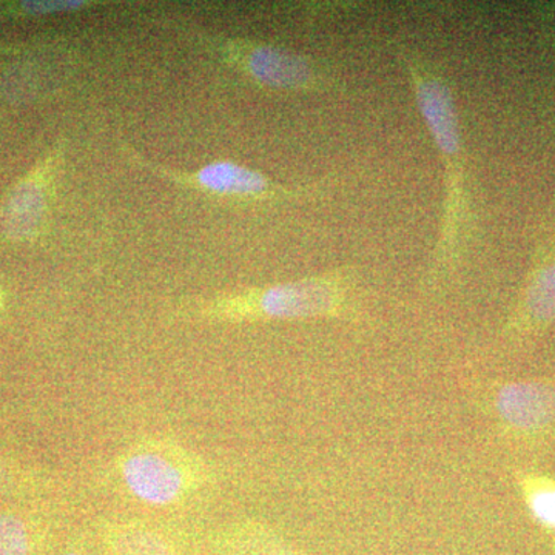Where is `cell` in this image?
<instances>
[{"label": "cell", "mask_w": 555, "mask_h": 555, "mask_svg": "<svg viewBox=\"0 0 555 555\" xmlns=\"http://www.w3.org/2000/svg\"><path fill=\"white\" fill-rule=\"evenodd\" d=\"M398 60L443 170V211L426 273L427 291L437 292L454 278L473 236V190L465 138L454 90L444 73L406 46L398 47Z\"/></svg>", "instance_id": "6da1fadb"}, {"label": "cell", "mask_w": 555, "mask_h": 555, "mask_svg": "<svg viewBox=\"0 0 555 555\" xmlns=\"http://www.w3.org/2000/svg\"><path fill=\"white\" fill-rule=\"evenodd\" d=\"M188 315L210 323L341 320L360 323V288L356 270L328 269L286 283L225 292L193 302Z\"/></svg>", "instance_id": "7a4b0ae2"}, {"label": "cell", "mask_w": 555, "mask_h": 555, "mask_svg": "<svg viewBox=\"0 0 555 555\" xmlns=\"http://www.w3.org/2000/svg\"><path fill=\"white\" fill-rule=\"evenodd\" d=\"M219 64L259 90L278 93H335L346 87L326 61L268 40L192 33Z\"/></svg>", "instance_id": "3957f363"}, {"label": "cell", "mask_w": 555, "mask_h": 555, "mask_svg": "<svg viewBox=\"0 0 555 555\" xmlns=\"http://www.w3.org/2000/svg\"><path fill=\"white\" fill-rule=\"evenodd\" d=\"M122 152L131 163L181 188L246 203H297L313 199L334 184L328 179L306 185L281 184L269 175L235 160H214L195 171L171 170L163 164L144 158L129 144H122Z\"/></svg>", "instance_id": "277c9868"}, {"label": "cell", "mask_w": 555, "mask_h": 555, "mask_svg": "<svg viewBox=\"0 0 555 555\" xmlns=\"http://www.w3.org/2000/svg\"><path fill=\"white\" fill-rule=\"evenodd\" d=\"M62 158L64 147L60 144L10 190L0 206L3 238L14 243L38 238L49 218L51 190Z\"/></svg>", "instance_id": "5b68a950"}, {"label": "cell", "mask_w": 555, "mask_h": 555, "mask_svg": "<svg viewBox=\"0 0 555 555\" xmlns=\"http://www.w3.org/2000/svg\"><path fill=\"white\" fill-rule=\"evenodd\" d=\"M120 469L131 494L150 505H170L181 499L190 486L184 466L159 448L131 452L124 459Z\"/></svg>", "instance_id": "8992f818"}, {"label": "cell", "mask_w": 555, "mask_h": 555, "mask_svg": "<svg viewBox=\"0 0 555 555\" xmlns=\"http://www.w3.org/2000/svg\"><path fill=\"white\" fill-rule=\"evenodd\" d=\"M492 408L503 425L540 433L555 425V386L545 382H511L496 387Z\"/></svg>", "instance_id": "52a82bcc"}, {"label": "cell", "mask_w": 555, "mask_h": 555, "mask_svg": "<svg viewBox=\"0 0 555 555\" xmlns=\"http://www.w3.org/2000/svg\"><path fill=\"white\" fill-rule=\"evenodd\" d=\"M555 321V257L543 259L521 295L511 331H535Z\"/></svg>", "instance_id": "ba28073f"}, {"label": "cell", "mask_w": 555, "mask_h": 555, "mask_svg": "<svg viewBox=\"0 0 555 555\" xmlns=\"http://www.w3.org/2000/svg\"><path fill=\"white\" fill-rule=\"evenodd\" d=\"M215 550L218 555H309L258 521H241L222 529L215 539Z\"/></svg>", "instance_id": "9c48e42d"}, {"label": "cell", "mask_w": 555, "mask_h": 555, "mask_svg": "<svg viewBox=\"0 0 555 555\" xmlns=\"http://www.w3.org/2000/svg\"><path fill=\"white\" fill-rule=\"evenodd\" d=\"M104 542L109 555H177L166 537L145 526H109Z\"/></svg>", "instance_id": "30bf717a"}, {"label": "cell", "mask_w": 555, "mask_h": 555, "mask_svg": "<svg viewBox=\"0 0 555 555\" xmlns=\"http://www.w3.org/2000/svg\"><path fill=\"white\" fill-rule=\"evenodd\" d=\"M524 491L526 505L532 517L546 529L555 531V483L542 478H528L524 483Z\"/></svg>", "instance_id": "8fae6325"}, {"label": "cell", "mask_w": 555, "mask_h": 555, "mask_svg": "<svg viewBox=\"0 0 555 555\" xmlns=\"http://www.w3.org/2000/svg\"><path fill=\"white\" fill-rule=\"evenodd\" d=\"M30 535L21 518L0 514V555H28Z\"/></svg>", "instance_id": "7c38bea8"}, {"label": "cell", "mask_w": 555, "mask_h": 555, "mask_svg": "<svg viewBox=\"0 0 555 555\" xmlns=\"http://www.w3.org/2000/svg\"><path fill=\"white\" fill-rule=\"evenodd\" d=\"M96 5V2L89 0H31L22 2L20 10L30 16H50V14L78 13Z\"/></svg>", "instance_id": "4fadbf2b"}, {"label": "cell", "mask_w": 555, "mask_h": 555, "mask_svg": "<svg viewBox=\"0 0 555 555\" xmlns=\"http://www.w3.org/2000/svg\"><path fill=\"white\" fill-rule=\"evenodd\" d=\"M3 477V473H2V469H0V478Z\"/></svg>", "instance_id": "5bb4252c"}, {"label": "cell", "mask_w": 555, "mask_h": 555, "mask_svg": "<svg viewBox=\"0 0 555 555\" xmlns=\"http://www.w3.org/2000/svg\"><path fill=\"white\" fill-rule=\"evenodd\" d=\"M65 555H80V554L69 553V554H65Z\"/></svg>", "instance_id": "9a60e30c"}]
</instances>
